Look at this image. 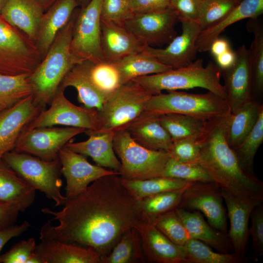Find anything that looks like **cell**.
<instances>
[{"label":"cell","mask_w":263,"mask_h":263,"mask_svg":"<svg viewBox=\"0 0 263 263\" xmlns=\"http://www.w3.org/2000/svg\"><path fill=\"white\" fill-rule=\"evenodd\" d=\"M42 212L52 216L41 227L39 239L90 247L101 257L109 254L129 229L142 222L138 201L118 174L101 177L63 207Z\"/></svg>","instance_id":"cell-1"},{"label":"cell","mask_w":263,"mask_h":263,"mask_svg":"<svg viewBox=\"0 0 263 263\" xmlns=\"http://www.w3.org/2000/svg\"><path fill=\"white\" fill-rule=\"evenodd\" d=\"M230 114L209 122L200 138L197 163L221 190L242 199L263 200V182L243 168L227 142Z\"/></svg>","instance_id":"cell-2"},{"label":"cell","mask_w":263,"mask_h":263,"mask_svg":"<svg viewBox=\"0 0 263 263\" xmlns=\"http://www.w3.org/2000/svg\"><path fill=\"white\" fill-rule=\"evenodd\" d=\"M75 15L59 31L44 58L29 76L34 101L43 109L51 103L64 76L77 63L70 50Z\"/></svg>","instance_id":"cell-3"},{"label":"cell","mask_w":263,"mask_h":263,"mask_svg":"<svg viewBox=\"0 0 263 263\" xmlns=\"http://www.w3.org/2000/svg\"><path fill=\"white\" fill-rule=\"evenodd\" d=\"M221 70L216 63L209 61L205 66L203 59L199 58L184 67L171 69L133 80L152 95L161 93L163 91L202 88L227 100L224 86L221 83Z\"/></svg>","instance_id":"cell-4"},{"label":"cell","mask_w":263,"mask_h":263,"mask_svg":"<svg viewBox=\"0 0 263 263\" xmlns=\"http://www.w3.org/2000/svg\"><path fill=\"white\" fill-rule=\"evenodd\" d=\"M156 115L178 113L212 121L231 113L227 101L208 91L206 94H190L177 91L152 95L144 112Z\"/></svg>","instance_id":"cell-5"},{"label":"cell","mask_w":263,"mask_h":263,"mask_svg":"<svg viewBox=\"0 0 263 263\" xmlns=\"http://www.w3.org/2000/svg\"><path fill=\"white\" fill-rule=\"evenodd\" d=\"M152 94L132 80L122 85L109 96L97 111L98 127L87 135L124 130L144 112Z\"/></svg>","instance_id":"cell-6"},{"label":"cell","mask_w":263,"mask_h":263,"mask_svg":"<svg viewBox=\"0 0 263 263\" xmlns=\"http://www.w3.org/2000/svg\"><path fill=\"white\" fill-rule=\"evenodd\" d=\"M113 149L120 160L122 179L143 180L163 176L170 158L168 151L146 148L135 142L126 130L115 133Z\"/></svg>","instance_id":"cell-7"},{"label":"cell","mask_w":263,"mask_h":263,"mask_svg":"<svg viewBox=\"0 0 263 263\" xmlns=\"http://www.w3.org/2000/svg\"><path fill=\"white\" fill-rule=\"evenodd\" d=\"M4 162L35 189L53 200L55 207L63 206L67 198L61 188V165L59 158L47 161L35 156L14 150L6 153Z\"/></svg>","instance_id":"cell-8"},{"label":"cell","mask_w":263,"mask_h":263,"mask_svg":"<svg viewBox=\"0 0 263 263\" xmlns=\"http://www.w3.org/2000/svg\"><path fill=\"white\" fill-rule=\"evenodd\" d=\"M41 60L35 44L0 16V74H31Z\"/></svg>","instance_id":"cell-9"},{"label":"cell","mask_w":263,"mask_h":263,"mask_svg":"<svg viewBox=\"0 0 263 263\" xmlns=\"http://www.w3.org/2000/svg\"><path fill=\"white\" fill-rule=\"evenodd\" d=\"M102 0H91L75 15L70 50L77 63L105 61L101 45Z\"/></svg>","instance_id":"cell-10"},{"label":"cell","mask_w":263,"mask_h":263,"mask_svg":"<svg viewBox=\"0 0 263 263\" xmlns=\"http://www.w3.org/2000/svg\"><path fill=\"white\" fill-rule=\"evenodd\" d=\"M64 90L59 87L49 109L41 111L25 130L57 125L83 128L86 132L97 130V111L74 104L65 96Z\"/></svg>","instance_id":"cell-11"},{"label":"cell","mask_w":263,"mask_h":263,"mask_svg":"<svg viewBox=\"0 0 263 263\" xmlns=\"http://www.w3.org/2000/svg\"><path fill=\"white\" fill-rule=\"evenodd\" d=\"M83 128L55 126L25 130L13 150L51 161L58 158L60 150L75 136L85 132Z\"/></svg>","instance_id":"cell-12"},{"label":"cell","mask_w":263,"mask_h":263,"mask_svg":"<svg viewBox=\"0 0 263 263\" xmlns=\"http://www.w3.org/2000/svg\"><path fill=\"white\" fill-rule=\"evenodd\" d=\"M223 201L221 189L214 182H191L184 190L178 207L201 212L211 226L227 233Z\"/></svg>","instance_id":"cell-13"},{"label":"cell","mask_w":263,"mask_h":263,"mask_svg":"<svg viewBox=\"0 0 263 263\" xmlns=\"http://www.w3.org/2000/svg\"><path fill=\"white\" fill-rule=\"evenodd\" d=\"M178 21L176 14L169 6L134 14L124 23L145 46L154 47L168 45L177 36L175 27Z\"/></svg>","instance_id":"cell-14"},{"label":"cell","mask_w":263,"mask_h":263,"mask_svg":"<svg viewBox=\"0 0 263 263\" xmlns=\"http://www.w3.org/2000/svg\"><path fill=\"white\" fill-rule=\"evenodd\" d=\"M58 158L61 165V174L66 181L65 190L67 199L77 196L91 183L101 177L111 174H120L117 171L108 170L91 164L85 156L66 146L59 151Z\"/></svg>","instance_id":"cell-15"},{"label":"cell","mask_w":263,"mask_h":263,"mask_svg":"<svg viewBox=\"0 0 263 263\" xmlns=\"http://www.w3.org/2000/svg\"><path fill=\"white\" fill-rule=\"evenodd\" d=\"M181 34L176 36L164 48L145 46L143 49L162 64L172 69L189 65L194 61L198 50L196 45L201 31L198 22L190 20H180Z\"/></svg>","instance_id":"cell-16"},{"label":"cell","mask_w":263,"mask_h":263,"mask_svg":"<svg viewBox=\"0 0 263 263\" xmlns=\"http://www.w3.org/2000/svg\"><path fill=\"white\" fill-rule=\"evenodd\" d=\"M235 53L234 64L229 68L221 70L224 80L223 86L231 113L254 99L248 49L243 45Z\"/></svg>","instance_id":"cell-17"},{"label":"cell","mask_w":263,"mask_h":263,"mask_svg":"<svg viewBox=\"0 0 263 263\" xmlns=\"http://www.w3.org/2000/svg\"><path fill=\"white\" fill-rule=\"evenodd\" d=\"M43 110L32 94L0 112V160L14 150L21 133Z\"/></svg>","instance_id":"cell-18"},{"label":"cell","mask_w":263,"mask_h":263,"mask_svg":"<svg viewBox=\"0 0 263 263\" xmlns=\"http://www.w3.org/2000/svg\"><path fill=\"white\" fill-rule=\"evenodd\" d=\"M101 45L104 59L117 62L145 47L124 22L101 19Z\"/></svg>","instance_id":"cell-19"},{"label":"cell","mask_w":263,"mask_h":263,"mask_svg":"<svg viewBox=\"0 0 263 263\" xmlns=\"http://www.w3.org/2000/svg\"><path fill=\"white\" fill-rule=\"evenodd\" d=\"M225 202L230 227L227 232L231 242L233 252L244 256L249 235V221L254 208L263 203V200L242 199L221 190Z\"/></svg>","instance_id":"cell-20"},{"label":"cell","mask_w":263,"mask_h":263,"mask_svg":"<svg viewBox=\"0 0 263 263\" xmlns=\"http://www.w3.org/2000/svg\"><path fill=\"white\" fill-rule=\"evenodd\" d=\"M135 227L140 235L147 261L157 263H185L183 246L168 238L152 224L141 222Z\"/></svg>","instance_id":"cell-21"},{"label":"cell","mask_w":263,"mask_h":263,"mask_svg":"<svg viewBox=\"0 0 263 263\" xmlns=\"http://www.w3.org/2000/svg\"><path fill=\"white\" fill-rule=\"evenodd\" d=\"M35 253L41 263H101V256L90 247L54 240H42Z\"/></svg>","instance_id":"cell-22"},{"label":"cell","mask_w":263,"mask_h":263,"mask_svg":"<svg viewBox=\"0 0 263 263\" xmlns=\"http://www.w3.org/2000/svg\"><path fill=\"white\" fill-rule=\"evenodd\" d=\"M78 4L77 0H57L44 12L35 43L41 60L58 33L71 19Z\"/></svg>","instance_id":"cell-23"},{"label":"cell","mask_w":263,"mask_h":263,"mask_svg":"<svg viewBox=\"0 0 263 263\" xmlns=\"http://www.w3.org/2000/svg\"><path fill=\"white\" fill-rule=\"evenodd\" d=\"M44 12L36 0H8L0 17L35 44Z\"/></svg>","instance_id":"cell-24"},{"label":"cell","mask_w":263,"mask_h":263,"mask_svg":"<svg viewBox=\"0 0 263 263\" xmlns=\"http://www.w3.org/2000/svg\"><path fill=\"white\" fill-rule=\"evenodd\" d=\"M175 210L191 238L200 241L220 253H228L233 251L227 233L211 226L205 221L200 212L180 207L176 208Z\"/></svg>","instance_id":"cell-25"},{"label":"cell","mask_w":263,"mask_h":263,"mask_svg":"<svg viewBox=\"0 0 263 263\" xmlns=\"http://www.w3.org/2000/svg\"><path fill=\"white\" fill-rule=\"evenodd\" d=\"M126 130L135 142L146 148L169 152L172 146V139L158 115L143 112Z\"/></svg>","instance_id":"cell-26"},{"label":"cell","mask_w":263,"mask_h":263,"mask_svg":"<svg viewBox=\"0 0 263 263\" xmlns=\"http://www.w3.org/2000/svg\"><path fill=\"white\" fill-rule=\"evenodd\" d=\"M91 62L84 61L75 64L67 73L59 87L64 90L73 87L77 92L78 101L84 107L99 111L107 99L93 83L90 75Z\"/></svg>","instance_id":"cell-27"},{"label":"cell","mask_w":263,"mask_h":263,"mask_svg":"<svg viewBox=\"0 0 263 263\" xmlns=\"http://www.w3.org/2000/svg\"><path fill=\"white\" fill-rule=\"evenodd\" d=\"M114 133H94L89 135L85 141L69 142L65 146L84 156L92 158L97 165L118 171L120 162L113 146Z\"/></svg>","instance_id":"cell-28"},{"label":"cell","mask_w":263,"mask_h":263,"mask_svg":"<svg viewBox=\"0 0 263 263\" xmlns=\"http://www.w3.org/2000/svg\"><path fill=\"white\" fill-rule=\"evenodd\" d=\"M263 12V0H242L224 18L215 25L202 30L196 40L198 52L209 51L210 44L228 26L241 20L255 18Z\"/></svg>","instance_id":"cell-29"},{"label":"cell","mask_w":263,"mask_h":263,"mask_svg":"<svg viewBox=\"0 0 263 263\" xmlns=\"http://www.w3.org/2000/svg\"><path fill=\"white\" fill-rule=\"evenodd\" d=\"M36 190L2 159L0 160V200L17 204L24 211L33 204Z\"/></svg>","instance_id":"cell-30"},{"label":"cell","mask_w":263,"mask_h":263,"mask_svg":"<svg viewBox=\"0 0 263 263\" xmlns=\"http://www.w3.org/2000/svg\"><path fill=\"white\" fill-rule=\"evenodd\" d=\"M263 111V105L253 99L231 112L227 140L232 149L238 146L251 132Z\"/></svg>","instance_id":"cell-31"},{"label":"cell","mask_w":263,"mask_h":263,"mask_svg":"<svg viewBox=\"0 0 263 263\" xmlns=\"http://www.w3.org/2000/svg\"><path fill=\"white\" fill-rule=\"evenodd\" d=\"M120 74L122 84L146 75L171 69L144 50L113 62Z\"/></svg>","instance_id":"cell-32"},{"label":"cell","mask_w":263,"mask_h":263,"mask_svg":"<svg viewBox=\"0 0 263 263\" xmlns=\"http://www.w3.org/2000/svg\"><path fill=\"white\" fill-rule=\"evenodd\" d=\"M158 118L172 141L200 138L207 131L210 121L178 113L162 114Z\"/></svg>","instance_id":"cell-33"},{"label":"cell","mask_w":263,"mask_h":263,"mask_svg":"<svg viewBox=\"0 0 263 263\" xmlns=\"http://www.w3.org/2000/svg\"><path fill=\"white\" fill-rule=\"evenodd\" d=\"M146 261L140 235L135 227L126 231L111 252L101 257V263H136Z\"/></svg>","instance_id":"cell-34"},{"label":"cell","mask_w":263,"mask_h":263,"mask_svg":"<svg viewBox=\"0 0 263 263\" xmlns=\"http://www.w3.org/2000/svg\"><path fill=\"white\" fill-rule=\"evenodd\" d=\"M121 179L123 186L137 201L159 193L180 189L191 183L165 176L143 180Z\"/></svg>","instance_id":"cell-35"},{"label":"cell","mask_w":263,"mask_h":263,"mask_svg":"<svg viewBox=\"0 0 263 263\" xmlns=\"http://www.w3.org/2000/svg\"><path fill=\"white\" fill-rule=\"evenodd\" d=\"M185 253V263H247V257L240 256L235 252H215L210 246L198 240L190 238L183 246Z\"/></svg>","instance_id":"cell-36"},{"label":"cell","mask_w":263,"mask_h":263,"mask_svg":"<svg viewBox=\"0 0 263 263\" xmlns=\"http://www.w3.org/2000/svg\"><path fill=\"white\" fill-rule=\"evenodd\" d=\"M187 186L178 190L159 193L137 201L142 222L151 223L159 215L178 207Z\"/></svg>","instance_id":"cell-37"},{"label":"cell","mask_w":263,"mask_h":263,"mask_svg":"<svg viewBox=\"0 0 263 263\" xmlns=\"http://www.w3.org/2000/svg\"><path fill=\"white\" fill-rule=\"evenodd\" d=\"M30 75L0 74V106L9 108L33 94Z\"/></svg>","instance_id":"cell-38"},{"label":"cell","mask_w":263,"mask_h":263,"mask_svg":"<svg viewBox=\"0 0 263 263\" xmlns=\"http://www.w3.org/2000/svg\"><path fill=\"white\" fill-rule=\"evenodd\" d=\"M251 29L254 38L248 51L252 71L253 95L254 99L259 101L263 94V30L257 23L251 26Z\"/></svg>","instance_id":"cell-39"},{"label":"cell","mask_w":263,"mask_h":263,"mask_svg":"<svg viewBox=\"0 0 263 263\" xmlns=\"http://www.w3.org/2000/svg\"><path fill=\"white\" fill-rule=\"evenodd\" d=\"M263 142V111L253 129L244 141L233 149L240 164L248 173L256 175L254 169L255 154Z\"/></svg>","instance_id":"cell-40"},{"label":"cell","mask_w":263,"mask_h":263,"mask_svg":"<svg viewBox=\"0 0 263 263\" xmlns=\"http://www.w3.org/2000/svg\"><path fill=\"white\" fill-rule=\"evenodd\" d=\"M89 73L94 85L107 98L123 85L119 71L113 62L91 63Z\"/></svg>","instance_id":"cell-41"},{"label":"cell","mask_w":263,"mask_h":263,"mask_svg":"<svg viewBox=\"0 0 263 263\" xmlns=\"http://www.w3.org/2000/svg\"><path fill=\"white\" fill-rule=\"evenodd\" d=\"M242 0H202L197 22L201 31L218 23Z\"/></svg>","instance_id":"cell-42"},{"label":"cell","mask_w":263,"mask_h":263,"mask_svg":"<svg viewBox=\"0 0 263 263\" xmlns=\"http://www.w3.org/2000/svg\"><path fill=\"white\" fill-rule=\"evenodd\" d=\"M163 176L189 182H213L205 169L198 163L182 162L170 158Z\"/></svg>","instance_id":"cell-43"},{"label":"cell","mask_w":263,"mask_h":263,"mask_svg":"<svg viewBox=\"0 0 263 263\" xmlns=\"http://www.w3.org/2000/svg\"><path fill=\"white\" fill-rule=\"evenodd\" d=\"M174 244L183 246L190 237L175 209L156 217L151 223Z\"/></svg>","instance_id":"cell-44"},{"label":"cell","mask_w":263,"mask_h":263,"mask_svg":"<svg viewBox=\"0 0 263 263\" xmlns=\"http://www.w3.org/2000/svg\"><path fill=\"white\" fill-rule=\"evenodd\" d=\"M201 148L199 138L172 141L169 151L171 158L182 162L197 163Z\"/></svg>","instance_id":"cell-45"},{"label":"cell","mask_w":263,"mask_h":263,"mask_svg":"<svg viewBox=\"0 0 263 263\" xmlns=\"http://www.w3.org/2000/svg\"><path fill=\"white\" fill-rule=\"evenodd\" d=\"M251 225L249 235L252 242V258L258 261L263 255V205L261 203L253 209L250 217Z\"/></svg>","instance_id":"cell-46"},{"label":"cell","mask_w":263,"mask_h":263,"mask_svg":"<svg viewBox=\"0 0 263 263\" xmlns=\"http://www.w3.org/2000/svg\"><path fill=\"white\" fill-rule=\"evenodd\" d=\"M133 15L130 0H102V19L124 22Z\"/></svg>","instance_id":"cell-47"},{"label":"cell","mask_w":263,"mask_h":263,"mask_svg":"<svg viewBox=\"0 0 263 263\" xmlns=\"http://www.w3.org/2000/svg\"><path fill=\"white\" fill-rule=\"evenodd\" d=\"M36 245V240L33 237L18 242L1 255V263H27L34 253Z\"/></svg>","instance_id":"cell-48"},{"label":"cell","mask_w":263,"mask_h":263,"mask_svg":"<svg viewBox=\"0 0 263 263\" xmlns=\"http://www.w3.org/2000/svg\"><path fill=\"white\" fill-rule=\"evenodd\" d=\"M202 0H171L169 7L180 20L197 21Z\"/></svg>","instance_id":"cell-49"},{"label":"cell","mask_w":263,"mask_h":263,"mask_svg":"<svg viewBox=\"0 0 263 263\" xmlns=\"http://www.w3.org/2000/svg\"><path fill=\"white\" fill-rule=\"evenodd\" d=\"M20 212L17 204L0 200V230L14 225Z\"/></svg>","instance_id":"cell-50"},{"label":"cell","mask_w":263,"mask_h":263,"mask_svg":"<svg viewBox=\"0 0 263 263\" xmlns=\"http://www.w3.org/2000/svg\"><path fill=\"white\" fill-rule=\"evenodd\" d=\"M171 0H130L134 14L165 9L169 6Z\"/></svg>","instance_id":"cell-51"},{"label":"cell","mask_w":263,"mask_h":263,"mask_svg":"<svg viewBox=\"0 0 263 263\" xmlns=\"http://www.w3.org/2000/svg\"><path fill=\"white\" fill-rule=\"evenodd\" d=\"M30 226L28 222L25 221L20 225H13L0 230V251L5 244L11 239L21 235Z\"/></svg>","instance_id":"cell-52"},{"label":"cell","mask_w":263,"mask_h":263,"mask_svg":"<svg viewBox=\"0 0 263 263\" xmlns=\"http://www.w3.org/2000/svg\"><path fill=\"white\" fill-rule=\"evenodd\" d=\"M214 58L216 64L221 70H223L229 68L234 64L236 59V53L230 49Z\"/></svg>","instance_id":"cell-53"},{"label":"cell","mask_w":263,"mask_h":263,"mask_svg":"<svg viewBox=\"0 0 263 263\" xmlns=\"http://www.w3.org/2000/svg\"><path fill=\"white\" fill-rule=\"evenodd\" d=\"M231 49L228 41L219 37L214 39L210 44L209 51L212 56L215 57Z\"/></svg>","instance_id":"cell-54"},{"label":"cell","mask_w":263,"mask_h":263,"mask_svg":"<svg viewBox=\"0 0 263 263\" xmlns=\"http://www.w3.org/2000/svg\"><path fill=\"white\" fill-rule=\"evenodd\" d=\"M43 7L44 11L47 10L57 0H36Z\"/></svg>","instance_id":"cell-55"},{"label":"cell","mask_w":263,"mask_h":263,"mask_svg":"<svg viewBox=\"0 0 263 263\" xmlns=\"http://www.w3.org/2000/svg\"><path fill=\"white\" fill-rule=\"evenodd\" d=\"M7 1L8 0H0V16L1 11Z\"/></svg>","instance_id":"cell-56"},{"label":"cell","mask_w":263,"mask_h":263,"mask_svg":"<svg viewBox=\"0 0 263 263\" xmlns=\"http://www.w3.org/2000/svg\"><path fill=\"white\" fill-rule=\"evenodd\" d=\"M91 0H77L79 4H81L82 7L85 6Z\"/></svg>","instance_id":"cell-57"},{"label":"cell","mask_w":263,"mask_h":263,"mask_svg":"<svg viewBox=\"0 0 263 263\" xmlns=\"http://www.w3.org/2000/svg\"><path fill=\"white\" fill-rule=\"evenodd\" d=\"M6 108L3 107V106H0V112L1 111H2L3 109H5Z\"/></svg>","instance_id":"cell-58"}]
</instances>
